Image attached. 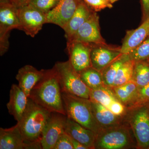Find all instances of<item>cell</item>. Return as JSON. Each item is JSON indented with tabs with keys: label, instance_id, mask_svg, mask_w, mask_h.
I'll return each instance as SVG.
<instances>
[{
	"label": "cell",
	"instance_id": "29",
	"mask_svg": "<svg viewBox=\"0 0 149 149\" xmlns=\"http://www.w3.org/2000/svg\"><path fill=\"white\" fill-rule=\"evenodd\" d=\"M60 1V0H32L29 5L47 15L58 6Z\"/></svg>",
	"mask_w": 149,
	"mask_h": 149
},
{
	"label": "cell",
	"instance_id": "16",
	"mask_svg": "<svg viewBox=\"0 0 149 149\" xmlns=\"http://www.w3.org/2000/svg\"><path fill=\"white\" fill-rule=\"evenodd\" d=\"M149 36V17L137 29L128 30L123 40L120 51L127 54L137 48Z\"/></svg>",
	"mask_w": 149,
	"mask_h": 149
},
{
	"label": "cell",
	"instance_id": "11",
	"mask_svg": "<svg viewBox=\"0 0 149 149\" xmlns=\"http://www.w3.org/2000/svg\"><path fill=\"white\" fill-rule=\"evenodd\" d=\"M67 40L97 45H107L101 34L99 17L96 12L93 13L71 38Z\"/></svg>",
	"mask_w": 149,
	"mask_h": 149
},
{
	"label": "cell",
	"instance_id": "10",
	"mask_svg": "<svg viewBox=\"0 0 149 149\" xmlns=\"http://www.w3.org/2000/svg\"><path fill=\"white\" fill-rule=\"evenodd\" d=\"M92 44L77 41H67L69 61L78 73L92 67L91 52Z\"/></svg>",
	"mask_w": 149,
	"mask_h": 149
},
{
	"label": "cell",
	"instance_id": "17",
	"mask_svg": "<svg viewBox=\"0 0 149 149\" xmlns=\"http://www.w3.org/2000/svg\"><path fill=\"white\" fill-rule=\"evenodd\" d=\"M28 97L18 85L13 84L10 91L9 101L7 104L9 113L19 122L27 108Z\"/></svg>",
	"mask_w": 149,
	"mask_h": 149
},
{
	"label": "cell",
	"instance_id": "37",
	"mask_svg": "<svg viewBox=\"0 0 149 149\" xmlns=\"http://www.w3.org/2000/svg\"><path fill=\"white\" fill-rule=\"evenodd\" d=\"M104 1H106L111 3L112 4H113V3L116 2L118 0H104Z\"/></svg>",
	"mask_w": 149,
	"mask_h": 149
},
{
	"label": "cell",
	"instance_id": "35",
	"mask_svg": "<svg viewBox=\"0 0 149 149\" xmlns=\"http://www.w3.org/2000/svg\"><path fill=\"white\" fill-rule=\"evenodd\" d=\"M71 141L73 149H88L87 147L72 138H71Z\"/></svg>",
	"mask_w": 149,
	"mask_h": 149
},
{
	"label": "cell",
	"instance_id": "3",
	"mask_svg": "<svg viewBox=\"0 0 149 149\" xmlns=\"http://www.w3.org/2000/svg\"><path fill=\"white\" fill-rule=\"evenodd\" d=\"M62 97L68 117L97 135L100 133L102 128L94 117L90 99L64 93H62Z\"/></svg>",
	"mask_w": 149,
	"mask_h": 149
},
{
	"label": "cell",
	"instance_id": "25",
	"mask_svg": "<svg viewBox=\"0 0 149 149\" xmlns=\"http://www.w3.org/2000/svg\"><path fill=\"white\" fill-rule=\"evenodd\" d=\"M138 88L149 83V61H136L134 65L132 80Z\"/></svg>",
	"mask_w": 149,
	"mask_h": 149
},
{
	"label": "cell",
	"instance_id": "36",
	"mask_svg": "<svg viewBox=\"0 0 149 149\" xmlns=\"http://www.w3.org/2000/svg\"><path fill=\"white\" fill-rule=\"evenodd\" d=\"M12 3L11 0H0V5Z\"/></svg>",
	"mask_w": 149,
	"mask_h": 149
},
{
	"label": "cell",
	"instance_id": "8",
	"mask_svg": "<svg viewBox=\"0 0 149 149\" xmlns=\"http://www.w3.org/2000/svg\"><path fill=\"white\" fill-rule=\"evenodd\" d=\"M20 27L19 30L34 37L47 23V15L32 6L28 5L18 8Z\"/></svg>",
	"mask_w": 149,
	"mask_h": 149
},
{
	"label": "cell",
	"instance_id": "5",
	"mask_svg": "<svg viewBox=\"0 0 149 149\" xmlns=\"http://www.w3.org/2000/svg\"><path fill=\"white\" fill-rule=\"evenodd\" d=\"M127 124L102 129L96 137L95 149H123L132 148L134 142Z\"/></svg>",
	"mask_w": 149,
	"mask_h": 149
},
{
	"label": "cell",
	"instance_id": "22",
	"mask_svg": "<svg viewBox=\"0 0 149 149\" xmlns=\"http://www.w3.org/2000/svg\"><path fill=\"white\" fill-rule=\"evenodd\" d=\"M129 59L127 54H123L102 70L101 72L105 86L111 88L112 87L118 69L125 62Z\"/></svg>",
	"mask_w": 149,
	"mask_h": 149
},
{
	"label": "cell",
	"instance_id": "24",
	"mask_svg": "<svg viewBox=\"0 0 149 149\" xmlns=\"http://www.w3.org/2000/svg\"><path fill=\"white\" fill-rule=\"evenodd\" d=\"M78 73L83 83L91 90L104 86L101 72L93 67L84 70Z\"/></svg>",
	"mask_w": 149,
	"mask_h": 149
},
{
	"label": "cell",
	"instance_id": "20",
	"mask_svg": "<svg viewBox=\"0 0 149 149\" xmlns=\"http://www.w3.org/2000/svg\"><path fill=\"white\" fill-rule=\"evenodd\" d=\"M83 0L75 12L63 28L67 40L73 36L80 26L85 22L94 12Z\"/></svg>",
	"mask_w": 149,
	"mask_h": 149
},
{
	"label": "cell",
	"instance_id": "31",
	"mask_svg": "<svg viewBox=\"0 0 149 149\" xmlns=\"http://www.w3.org/2000/svg\"><path fill=\"white\" fill-rule=\"evenodd\" d=\"M53 149H73L71 137L66 133H63L56 142Z\"/></svg>",
	"mask_w": 149,
	"mask_h": 149
},
{
	"label": "cell",
	"instance_id": "18",
	"mask_svg": "<svg viewBox=\"0 0 149 149\" xmlns=\"http://www.w3.org/2000/svg\"><path fill=\"white\" fill-rule=\"evenodd\" d=\"M0 149H31L26 144L17 125L9 128H0Z\"/></svg>",
	"mask_w": 149,
	"mask_h": 149
},
{
	"label": "cell",
	"instance_id": "9",
	"mask_svg": "<svg viewBox=\"0 0 149 149\" xmlns=\"http://www.w3.org/2000/svg\"><path fill=\"white\" fill-rule=\"evenodd\" d=\"M67 118V116L61 113H51L42 133V149H53L60 136L65 133Z\"/></svg>",
	"mask_w": 149,
	"mask_h": 149
},
{
	"label": "cell",
	"instance_id": "34",
	"mask_svg": "<svg viewBox=\"0 0 149 149\" xmlns=\"http://www.w3.org/2000/svg\"><path fill=\"white\" fill-rule=\"evenodd\" d=\"M12 3L17 8L28 5L32 0H11Z\"/></svg>",
	"mask_w": 149,
	"mask_h": 149
},
{
	"label": "cell",
	"instance_id": "12",
	"mask_svg": "<svg viewBox=\"0 0 149 149\" xmlns=\"http://www.w3.org/2000/svg\"><path fill=\"white\" fill-rule=\"evenodd\" d=\"M120 47L92 44L91 52L92 67L101 72L109 65L122 55Z\"/></svg>",
	"mask_w": 149,
	"mask_h": 149
},
{
	"label": "cell",
	"instance_id": "38",
	"mask_svg": "<svg viewBox=\"0 0 149 149\" xmlns=\"http://www.w3.org/2000/svg\"><path fill=\"white\" fill-rule=\"evenodd\" d=\"M147 106H148V107L149 109V103L148 104V105H147Z\"/></svg>",
	"mask_w": 149,
	"mask_h": 149
},
{
	"label": "cell",
	"instance_id": "6",
	"mask_svg": "<svg viewBox=\"0 0 149 149\" xmlns=\"http://www.w3.org/2000/svg\"><path fill=\"white\" fill-rule=\"evenodd\" d=\"M126 121L136 139V148L149 149V109L148 106L127 109Z\"/></svg>",
	"mask_w": 149,
	"mask_h": 149
},
{
	"label": "cell",
	"instance_id": "27",
	"mask_svg": "<svg viewBox=\"0 0 149 149\" xmlns=\"http://www.w3.org/2000/svg\"><path fill=\"white\" fill-rule=\"evenodd\" d=\"M127 55L130 59L135 62L149 61V36L140 45Z\"/></svg>",
	"mask_w": 149,
	"mask_h": 149
},
{
	"label": "cell",
	"instance_id": "15",
	"mask_svg": "<svg viewBox=\"0 0 149 149\" xmlns=\"http://www.w3.org/2000/svg\"><path fill=\"white\" fill-rule=\"evenodd\" d=\"M45 70H38L31 65H27L19 70L16 79L18 86L29 97L33 88L42 78Z\"/></svg>",
	"mask_w": 149,
	"mask_h": 149
},
{
	"label": "cell",
	"instance_id": "14",
	"mask_svg": "<svg viewBox=\"0 0 149 149\" xmlns=\"http://www.w3.org/2000/svg\"><path fill=\"white\" fill-rule=\"evenodd\" d=\"M65 133L88 149H95L97 134L68 117Z\"/></svg>",
	"mask_w": 149,
	"mask_h": 149
},
{
	"label": "cell",
	"instance_id": "30",
	"mask_svg": "<svg viewBox=\"0 0 149 149\" xmlns=\"http://www.w3.org/2000/svg\"><path fill=\"white\" fill-rule=\"evenodd\" d=\"M89 7L95 12L100 11L104 9L111 8L113 4L104 0H83Z\"/></svg>",
	"mask_w": 149,
	"mask_h": 149
},
{
	"label": "cell",
	"instance_id": "2",
	"mask_svg": "<svg viewBox=\"0 0 149 149\" xmlns=\"http://www.w3.org/2000/svg\"><path fill=\"white\" fill-rule=\"evenodd\" d=\"M51 113L28 97L27 108L17 125L25 143L30 145L31 149L40 148L43 129Z\"/></svg>",
	"mask_w": 149,
	"mask_h": 149
},
{
	"label": "cell",
	"instance_id": "7",
	"mask_svg": "<svg viewBox=\"0 0 149 149\" xmlns=\"http://www.w3.org/2000/svg\"><path fill=\"white\" fill-rule=\"evenodd\" d=\"M20 22L18 8L13 4L0 5V55L3 56L8 50L9 37L11 30L19 29Z\"/></svg>",
	"mask_w": 149,
	"mask_h": 149
},
{
	"label": "cell",
	"instance_id": "28",
	"mask_svg": "<svg viewBox=\"0 0 149 149\" xmlns=\"http://www.w3.org/2000/svg\"><path fill=\"white\" fill-rule=\"evenodd\" d=\"M149 103V83L143 87L139 88L133 102L127 109L133 108L147 105Z\"/></svg>",
	"mask_w": 149,
	"mask_h": 149
},
{
	"label": "cell",
	"instance_id": "26",
	"mask_svg": "<svg viewBox=\"0 0 149 149\" xmlns=\"http://www.w3.org/2000/svg\"><path fill=\"white\" fill-rule=\"evenodd\" d=\"M135 62L134 61L129 59L121 65L118 71L111 88L123 85L132 80Z\"/></svg>",
	"mask_w": 149,
	"mask_h": 149
},
{
	"label": "cell",
	"instance_id": "23",
	"mask_svg": "<svg viewBox=\"0 0 149 149\" xmlns=\"http://www.w3.org/2000/svg\"><path fill=\"white\" fill-rule=\"evenodd\" d=\"M117 99L111 88L105 85L91 90L90 94V100L91 101L101 104L107 108Z\"/></svg>",
	"mask_w": 149,
	"mask_h": 149
},
{
	"label": "cell",
	"instance_id": "13",
	"mask_svg": "<svg viewBox=\"0 0 149 149\" xmlns=\"http://www.w3.org/2000/svg\"><path fill=\"white\" fill-rule=\"evenodd\" d=\"M83 0H60L58 6L47 14V23L64 28Z\"/></svg>",
	"mask_w": 149,
	"mask_h": 149
},
{
	"label": "cell",
	"instance_id": "21",
	"mask_svg": "<svg viewBox=\"0 0 149 149\" xmlns=\"http://www.w3.org/2000/svg\"><path fill=\"white\" fill-rule=\"evenodd\" d=\"M111 89L118 100L127 108L133 102L139 88L135 82L131 80L123 85Z\"/></svg>",
	"mask_w": 149,
	"mask_h": 149
},
{
	"label": "cell",
	"instance_id": "1",
	"mask_svg": "<svg viewBox=\"0 0 149 149\" xmlns=\"http://www.w3.org/2000/svg\"><path fill=\"white\" fill-rule=\"evenodd\" d=\"M29 97L51 112L66 116L58 76L54 67L45 70L42 78L32 89Z\"/></svg>",
	"mask_w": 149,
	"mask_h": 149
},
{
	"label": "cell",
	"instance_id": "33",
	"mask_svg": "<svg viewBox=\"0 0 149 149\" xmlns=\"http://www.w3.org/2000/svg\"><path fill=\"white\" fill-rule=\"evenodd\" d=\"M142 12L143 21L149 17V0H141Z\"/></svg>",
	"mask_w": 149,
	"mask_h": 149
},
{
	"label": "cell",
	"instance_id": "19",
	"mask_svg": "<svg viewBox=\"0 0 149 149\" xmlns=\"http://www.w3.org/2000/svg\"><path fill=\"white\" fill-rule=\"evenodd\" d=\"M91 103L94 117L102 129L114 127L124 123L123 120L125 116L116 115L106 107L97 102L91 101Z\"/></svg>",
	"mask_w": 149,
	"mask_h": 149
},
{
	"label": "cell",
	"instance_id": "32",
	"mask_svg": "<svg viewBox=\"0 0 149 149\" xmlns=\"http://www.w3.org/2000/svg\"><path fill=\"white\" fill-rule=\"evenodd\" d=\"M108 109L114 114L119 116H124L127 112L126 107L118 99L114 101Z\"/></svg>",
	"mask_w": 149,
	"mask_h": 149
},
{
	"label": "cell",
	"instance_id": "4",
	"mask_svg": "<svg viewBox=\"0 0 149 149\" xmlns=\"http://www.w3.org/2000/svg\"><path fill=\"white\" fill-rule=\"evenodd\" d=\"M54 67L57 73L62 93L90 99L91 89L83 83L69 60L57 62Z\"/></svg>",
	"mask_w": 149,
	"mask_h": 149
}]
</instances>
